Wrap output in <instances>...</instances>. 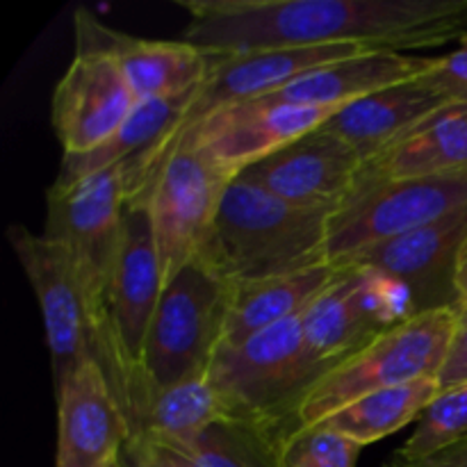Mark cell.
<instances>
[{
  "label": "cell",
  "instance_id": "cell-1",
  "mask_svg": "<svg viewBox=\"0 0 467 467\" xmlns=\"http://www.w3.org/2000/svg\"><path fill=\"white\" fill-rule=\"evenodd\" d=\"M182 41L213 55L363 46L438 48L467 36V0H178Z\"/></svg>",
  "mask_w": 467,
  "mask_h": 467
},
{
  "label": "cell",
  "instance_id": "cell-2",
  "mask_svg": "<svg viewBox=\"0 0 467 467\" xmlns=\"http://www.w3.org/2000/svg\"><path fill=\"white\" fill-rule=\"evenodd\" d=\"M123 214L126 185L121 164L89 173L71 185L53 182L46 192L44 235L59 242L71 258L94 331V358L130 427V381L109 315V287L121 249Z\"/></svg>",
  "mask_w": 467,
  "mask_h": 467
},
{
  "label": "cell",
  "instance_id": "cell-3",
  "mask_svg": "<svg viewBox=\"0 0 467 467\" xmlns=\"http://www.w3.org/2000/svg\"><path fill=\"white\" fill-rule=\"evenodd\" d=\"M331 213L285 203L235 176L194 260L226 285L317 267L327 263Z\"/></svg>",
  "mask_w": 467,
  "mask_h": 467
},
{
  "label": "cell",
  "instance_id": "cell-4",
  "mask_svg": "<svg viewBox=\"0 0 467 467\" xmlns=\"http://www.w3.org/2000/svg\"><path fill=\"white\" fill-rule=\"evenodd\" d=\"M451 308L413 315L328 369L296 404L290 433L324 422L342 406L386 388L438 379L459 331Z\"/></svg>",
  "mask_w": 467,
  "mask_h": 467
},
{
  "label": "cell",
  "instance_id": "cell-5",
  "mask_svg": "<svg viewBox=\"0 0 467 467\" xmlns=\"http://www.w3.org/2000/svg\"><path fill=\"white\" fill-rule=\"evenodd\" d=\"M228 301L231 287L199 260H192L164 285L141 351L140 368L146 400L160 388L208 374L222 345Z\"/></svg>",
  "mask_w": 467,
  "mask_h": 467
},
{
  "label": "cell",
  "instance_id": "cell-6",
  "mask_svg": "<svg viewBox=\"0 0 467 467\" xmlns=\"http://www.w3.org/2000/svg\"><path fill=\"white\" fill-rule=\"evenodd\" d=\"M327 374L308 354L304 315L237 347H219L208 377L237 418H263L290 429L301 397Z\"/></svg>",
  "mask_w": 467,
  "mask_h": 467
},
{
  "label": "cell",
  "instance_id": "cell-7",
  "mask_svg": "<svg viewBox=\"0 0 467 467\" xmlns=\"http://www.w3.org/2000/svg\"><path fill=\"white\" fill-rule=\"evenodd\" d=\"M467 208V169L360 185L333 210L324 258L340 265L379 242L431 226Z\"/></svg>",
  "mask_w": 467,
  "mask_h": 467
},
{
  "label": "cell",
  "instance_id": "cell-8",
  "mask_svg": "<svg viewBox=\"0 0 467 467\" xmlns=\"http://www.w3.org/2000/svg\"><path fill=\"white\" fill-rule=\"evenodd\" d=\"M337 269L340 276L304 313L308 354L327 372L413 317L409 292L397 281L369 267Z\"/></svg>",
  "mask_w": 467,
  "mask_h": 467
},
{
  "label": "cell",
  "instance_id": "cell-9",
  "mask_svg": "<svg viewBox=\"0 0 467 467\" xmlns=\"http://www.w3.org/2000/svg\"><path fill=\"white\" fill-rule=\"evenodd\" d=\"M7 242L39 301L53 368V390H59L82 363L94 358V331L71 258L59 242L44 233L35 235L21 223L7 228Z\"/></svg>",
  "mask_w": 467,
  "mask_h": 467
},
{
  "label": "cell",
  "instance_id": "cell-10",
  "mask_svg": "<svg viewBox=\"0 0 467 467\" xmlns=\"http://www.w3.org/2000/svg\"><path fill=\"white\" fill-rule=\"evenodd\" d=\"M233 178L196 146H182L167 160L146 203L164 285L196 258Z\"/></svg>",
  "mask_w": 467,
  "mask_h": 467
},
{
  "label": "cell",
  "instance_id": "cell-11",
  "mask_svg": "<svg viewBox=\"0 0 467 467\" xmlns=\"http://www.w3.org/2000/svg\"><path fill=\"white\" fill-rule=\"evenodd\" d=\"M162 290L164 274L149 205H126L121 249L109 287V315L114 340L130 381V433L146 400L140 363Z\"/></svg>",
  "mask_w": 467,
  "mask_h": 467
},
{
  "label": "cell",
  "instance_id": "cell-12",
  "mask_svg": "<svg viewBox=\"0 0 467 467\" xmlns=\"http://www.w3.org/2000/svg\"><path fill=\"white\" fill-rule=\"evenodd\" d=\"M467 242V208L431 226L379 242L333 267H369L400 283L413 315L459 310L461 254Z\"/></svg>",
  "mask_w": 467,
  "mask_h": 467
},
{
  "label": "cell",
  "instance_id": "cell-13",
  "mask_svg": "<svg viewBox=\"0 0 467 467\" xmlns=\"http://www.w3.org/2000/svg\"><path fill=\"white\" fill-rule=\"evenodd\" d=\"M137 103L140 100L112 55L76 48L50 105V121L64 155L99 149L123 126Z\"/></svg>",
  "mask_w": 467,
  "mask_h": 467
},
{
  "label": "cell",
  "instance_id": "cell-14",
  "mask_svg": "<svg viewBox=\"0 0 467 467\" xmlns=\"http://www.w3.org/2000/svg\"><path fill=\"white\" fill-rule=\"evenodd\" d=\"M360 167L358 150L319 126L237 178L299 208L337 210L356 190Z\"/></svg>",
  "mask_w": 467,
  "mask_h": 467
},
{
  "label": "cell",
  "instance_id": "cell-15",
  "mask_svg": "<svg viewBox=\"0 0 467 467\" xmlns=\"http://www.w3.org/2000/svg\"><path fill=\"white\" fill-rule=\"evenodd\" d=\"M337 109L296 108V105L269 103L265 99L233 105L222 112H214L194 130L187 132L178 141L173 153L182 146H196L223 171L240 176L251 164L317 130Z\"/></svg>",
  "mask_w": 467,
  "mask_h": 467
},
{
  "label": "cell",
  "instance_id": "cell-16",
  "mask_svg": "<svg viewBox=\"0 0 467 467\" xmlns=\"http://www.w3.org/2000/svg\"><path fill=\"white\" fill-rule=\"evenodd\" d=\"M55 467H112L126 451L130 427L94 358L82 363L59 390Z\"/></svg>",
  "mask_w": 467,
  "mask_h": 467
},
{
  "label": "cell",
  "instance_id": "cell-17",
  "mask_svg": "<svg viewBox=\"0 0 467 467\" xmlns=\"http://www.w3.org/2000/svg\"><path fill=\"white\" fill-rule=\"evenodd\" d=\"M76 48L112 55L137 100L171 99L196 89L213 68V55L187 41L137 39L112 30L85 7L76 12Z\"/></svg>",
  "mask_w": 467,
  "mask_h": 467
},
{
  "label": "cell",
  "instance_id": "cell-18",
  "mask_svg": "<svg viewBox=\"0 0 467 467\" xmlns=\"http://www.w3.org/2000/svg\"><path fill=\"white\" fill-rule=\"evenodd\" d=\"M431 64L433 57L392 53V50L354 55L304 73L274 94L265 96V100L296 105V108L337 109L374 91L413 80L427 73Z\"/></svg>",
  "mask_w": 467,
  "mask_h": 467
},
{
  "label": "cell",
  "instance_id": "cell-19",
  "mask_svg": "<svg viewBox=\"0 0 467 467\" xmlns=\"http://www.w3.org/2000/svg\"><path fill=\"white\" fill-rule=\"evenodd\" d=\"M445 105L450 100L418 76L345 105L322 128L354 146L365 164Z\"/></svg>",
  "mask_w": 467,
  "mask_h": 467
},
{
  "label": "cell",
  "instance_id": "cell-20",
  "mask_svg": "<svg viewBox=\"0 0 467 467\" xmlns=\"http://www.w3.org/2000/svg\"><path fill=\"white\" fill-rule=\"evenodd\" d=\"M467 169V103H450L424 119L397 144L360 167L358 182L438 176Z\"/></svg>",
  "mask_w": 467,
  "mask_h": 467
},
{
  "label": "cell",
  "instance_id": "cell-21",
  "mask_svg": "<svg viewBox=\"0 0 467 467\" xmlns=\"http://www.w3.org/2000/svg\"><path fill=\"white\" fill-rule=\"evenodd\" d=\"M337 276L340 269L324 263L285 276L228 285L231 301L219 347H237L276 324L301 317Z\"/></svg>",
  "mask_w": 467,
  "mask_h": 467
},
{
  "label": "cell",
  "instance_id": "cell-22",
  "mask_svg": "<svg viewBox=\"0 0 467 467\" xmlns=\"http://www.w3.org/2000/svg\"><path fill=\"white\" fill-rule=\"evenodd\" d=\"M196 89L185 91L181 96H171V99L140 100L130 117L123 121V126L99 149L82 155H62V167H59L57 178L53 182L55 185H71V182L80 181L89 173L144 158L146 153L162 146L171 137V132L181 123L182 114H185L187 105L194 99Z\"/></svg>",
  "mask_w": 467,
  "mask_h": 467
},
{
  "label": "cell",
  "instance_id": "cell-23",
  "mask_svg": "<svg viewBox=\"0 0 467 467\" xmlns=\"http://www.w3.org/2000/svg\"><path fill=\"white\" fill-rule=\"evenodd\" d=\"M226 418H237L208 374L150 392L140 410L130 441H162L185 445ZM128 441V442H130Z\"/></svg>",
  "mask_w": 467,
  "mask_h": 467
},
{
  "label": "cell",
  "instance_id": "cell-24",
  "mask_svg": "<svg viewBox=\"0 0 467 467\" xmlns=\"http://www.w3.org/2000/svg\"><path fill=\"white\" fill-rule=\"evenodd\" d=\"M290 429L263 418H226L176 447L194 467H281ZM162 442V441H160Z\"/></svg>",
  "mask_w": 467,
  "mask_h": 467
},
{
  "label": "cell",
  "instance_id": "cell-25",
  "mask_svg": "<svg viewBox=\"0 0 467 467\" xmlns=\"http://www.w3.org/2000/svg\"><path fill=\"white\" fill-rule=\"evenodd\" d=\"M438 392V379H422L406 386L369 392L328 415L324 422H319V427L333 429L363 447L372 445L404 429L413 420H420Z\"/></svg>",
  "mask_w": 467,
  "mask_h": 467
},
{
  "label": "cell",
  "instance_id": "cell-26",
  "mask_svg": "<svg viewBox=\"0 0 467 467\" xmlns=\"http://www.w3.org/2000/svg\"><path fill=\"white\" fill-rule=\"evenodd\" d=\"M467 442V383L438 392L420 415L413 436L395 451L406 461L424 459L436 451Z\"/></svg>",
  "mask_w": 467,
  "mask_h": 467
},
{
  "label": "cell",
  "instance_id": "cell-27",
  "mask_svg": "<svg viewBox=\"0 0 467 467\" xmlns=\"http://www.w3.org/2000/svg\"><path fill=\"white\" fill-rule=\"evenodd\" d=\"M360 451L363 445L317 424L287 436L281 467H358Z\"/></svg>",
  "mask_w": 467,
  "mask_h": 467
},
{
  "label": "cell",
  "instance_id": "cell-28",
  "mask_svg": "<svg viewBox=\"0 0 467 467\" xmlns=\"http://www.w3.org/2000/svg\"><path fill=\"white\" fill-rule=\"evenodd\" d=\"M422 80L441 91L450 103H467V36L450 55L433 57L431 68L422 73Z\"/></svg>",
  "mask_w": 467,
  "mask_h": 467
},
{
  "label": "cell",
  "instance_id": "cell-29",
  "mask_svg": "<svg viewBox=\"0 0 467 467\" xmlns=\"http://www.w3.org/2000/svg\"><path fill=\"white\" fill-rule=\"evenodd\" d=\"M461 383H467V324H461L459 331H456L451 349L447 354L445 365H442L441 377H438L441 390H450Z\"/></svg>",
  "mask_w": 467,
  "mask_h": 467
},
{
  "label": "cell",
  "instance_id": "cell-30",
  "mask_svg": "<svg viewBox=\"0 0 467 467\" xmlns=\"http://www.w3.org/2000/svg\"><path fill=\"white\" fill-rule=\"evenodd\" d=\"M383 467H467V442L436 451V454L424 456V459L406 461L400 456H392Z\"/></svg>",
  "mask_w": 467,
  "mask_h": 467
},
{
  "label": "cell",
  "instance_id": "cell-31",
  "mask_svg": "<svg viewBox=\"0 0 467 467\" xmlns=\"http://www.w3.org/2000/svg\"><path fill=\"white\" fill-rule=\"evenodd\" d=\"M459 295H461V304H459V310H461L463 306H467V260L459 269ZM459 310H456V313H459Z\"/></svg>",
  "mask_w": 467,
  "mask_h": 467
},
{
  "label": "cell",
  "instance_id": "cell-32",
  "mask_svg": "<svg viewBox=\"0 0 467 467\" xmlns=\"http://www.w3.org/2000/svg\"><path fill=\"white\" fill-rule=\"evenodd\" d=\"M459 322L461 324H467V306H463V308L459 310Z\"/></svg>",
  "mask_w": 467,
  "mask_h": 467
},
{
  "label": "cell",
  "instance_id": "cell-33",
  "mask_svg": "<svg viewBox=\"0 0 467 467\" xmlns=\"http://www.w3.org/2000/svg\"><path fill=\"white\" fill-rule=\"evenodd\" d=\"M112 467H130V465H128L126 456H121V459H119V461H117V463H114Z\"/></svg>",
  "mask_w": 467,
  "mask_h": 467
},
{
  "label": "cell",
  "instance_id": "cell-34",
  "mask_svg": "<svg viewBox=\"0 0 467 467\" xmlns=\"http://www.w3.org/2000/svg\"><path fill=\"white\" fill-rule=\"evenodd\" d=\"M467 260V242H465V246H463V254H461V265H463Z\"/></svg>",
  "mask_w": 467,
  "mask_h": 467
}]
</instances>
